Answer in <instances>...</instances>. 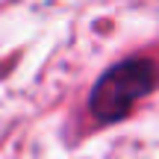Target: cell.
Here are the masks:
<instances>
[{"instance_id":"cell-1","label":"cell","mask_w":159,"mask_h":159,"mask_svg":"<svg viewBox=\"0 0 159 159\" xmlns=\"http://www.w3.org/2000/svg\"><path fill=\"white\" fill-rule=\"evenodd\" d=\"M159 89V59L136 53L121 59L94 83L89 94V109L97 124H115L136 109L142 97Z\"/></svg>"}]
</instances>
